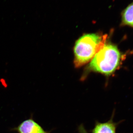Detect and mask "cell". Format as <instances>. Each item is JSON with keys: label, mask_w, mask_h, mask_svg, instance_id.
Masks as SVG:
<instances>
[{"label": "cell", "mask_w": 133, "mask_h": 133, "mask_svg": "<svg viewBox=\"0 0 133 133\" xmlns=\"http://www.w3.org/2000/svg\"><path fill=\"white\" fill-rule=\"evenodd\" d=\"M124 57L116 45L106 42L94 56L88 68L91 71L109 76L118 69Z\"/></svg>", "instance_id": "1"}, {"label": "cell", "mask_w": 133, "mask_h": 133, "mask_svg": "<svg viewBox=\"0 0 133 133\" xmlns=\"http://www.w3.org/2000/svg\"><path fill=\"white\" fill-rule=\"evenodd\" d=\"M0 81H1L3 85L4 86H6V80H5V79L3 78H1V79H0Z\"/></svg>", "instance_id": "7"}, {"label": "cell", "mask_w": 133, "mask_h": 133, "mask_svg": "<svg viewBox=\"0 0 133 133\" xmlns=\"http://www.w3.org/2000/svg\"><path fill=\"white\" fill-rule=\"evenodd\" d=\"M20 133H47L37 123L32 120L25 121L18 127Z\"/></svg>", "instance_id": "4"}, {"label": "cell", "mask_w": 133, "mask_h": 133, "mask_svg": "<svg viewBox=\"0 0 133 133\" xmlns=\"http://www.w3.org/2000/svg\"><path fill=\"white\" fill-rule=\"evenodd\" d=\"M122 26L133 28V2L128 5L121 13Z\"/></svg>", "instance_id": "5"}, {"label": "cell", "mask_w": 133, "mask_h": 133, "mask_svg": "<svg viewBox=\"0 0 133 133\" xmlns=\"http://www.w3.org/2000/svg\"><path fill=\"white\" fill-rule=\"evenodd\" d=\"M107 35L98 33L85 34L75 43L74 64L77 68L81 67L92 59L107 42Z\"/></svg>", "instance_id": "2"}, {"label": "cell", "mask_w": 133, "mask_h": 133, "mask_svg": "<svg viewBox=\"0 0 133 133\" xmlns=\"http://www.w3.org/2000/svg\"><path fill=\"white\" fill-rule=\"evenodd\" d=\"M78 130L80 133H88L87 131H86L83 125L80 126V127H79Z\"/></svg>", "instance_id": "6"}, {"label": "cell", "mask_w": 133, "mask_h": 133, "mask_svg": "<svg viewBox=\"0 0 133 133\" xmlns=\"http://www.w3.org/2000/svg\"><path fill=\"white\" fill-rule=\"evenodd\" d=\"M114 111L111 118L108 121L104 123L97 122L93 129L92 133H116V129L119 124L122 121L115 122L113 121Z\"/></svg>", "instance_id": "3"}]
</instances>
